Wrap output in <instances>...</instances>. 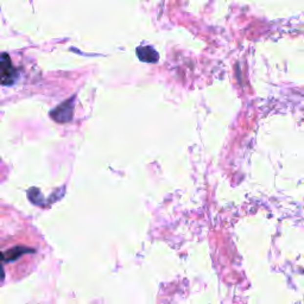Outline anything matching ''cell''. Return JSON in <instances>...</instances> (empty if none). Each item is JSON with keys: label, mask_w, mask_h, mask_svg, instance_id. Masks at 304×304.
<instances>
[{"label": "cell", "mask_w": 304, "mask_h": 304, "mask_svg": "<svg viewBox=\"0 0 304 304\" xmlns=\"http://www.w3.org/2000/svg\"><path fill=\"white\" fill-rule=\"evenodd\" d=\"M18 79V70L13 67L9 54H0V85L12 86Z\"/></svg>", "instance_id": "1"}, {"label": "cell", "mask_w": 304, "mask_h": 304, "mask_svg": "<svg viewBox=\"0 0 304 304\" xmlns=\"http://www.w3.org/2000/svg\"><path fill=\"white\" fill-rule=\"evenodd\" d=\"M73 112H74V96L70 98L69 100L62 102L59 105L56 109H54L50 112V117L54 119L57 123H69L73 118Z\"/></svg>", "instance_id": "2"}, {"label": "cell", "mask_w": 304, "mask_h": 304, "mask_svg": "<svg viewBox=\"0 0 304 304\" xmlns=\"http://www.w3.org/2000/svg\"><path fill=\"white\" fill-rule=\"evenodd\" d=\"M137 56L139 57L143 62H157L159 59L158 52L154 50L152 46H138L137 48Z\"/></svg>", "instance_id": "3"}, {"label": "cell", "mask_w": 304, "mask_h": 304, "mask_svg": "<svg viewBox=\"0 0 304 304\" xmlns=\"http://www.w3.org/2000/svg\"><path fill=\"white\" fill-rule=\"evenodd\" d=\"M25 253H35V250L32 248H27V247H23V246H16V247H12L11 250L6 251L5 253H2L4 256V261H16L17 259L21 258L23 254Z\"/></svg>", "instance_id": "4"}, {"label": "cell", "mask_w": 304, "mask_h": 304, "mask_svg": "<svg viewBox=\"0 0 304 304\" xmlns=\"http://www.w3.org/2000/svg\"><path fill=\"white\" fill-rule=\"evenodd\" d=\"M27 196H29L30 201L34 204H37V206H42L43 204V196L41 194L40 190L36 189V188H31L27 192Z\"/></svg>", "instance_id": "5"}]
</instances>
